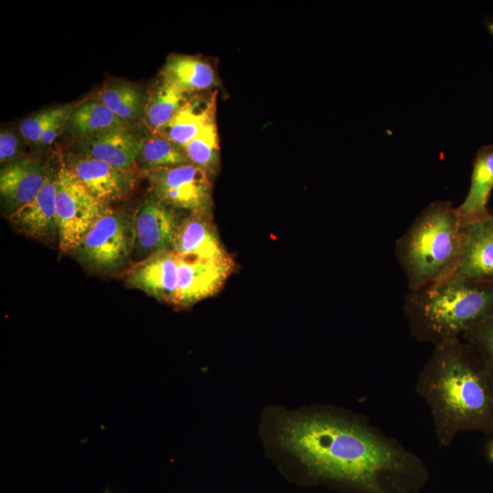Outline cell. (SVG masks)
Listing matches in <instances>:
<instances>
[{"label":"cell","mask_w":493,"mask_h":493,"mask_svg":"<svg viewBox=\"0 0 493 493\" xmlns=\"http://www.w3.org/2000/svg\"><path fill=\"white\" fill-rule=\"evenodd\" d=\"M462 339L477 351L493 380V315L466 332Z\"/></svg>","instance_id":"cell-26"},{"label":"cell","mask_w":493,"mask_h":493,"mask_svg":"<svg viewBox=\"0 0 493 493\" xmlns=\"http://www.w3.org/2000/svg\"><path fill=\"white\" fill-rule=\"evenodd\" d=\"M190 96L161 78L144 105L143 121L151 134H155L166 125Z\"/></svg>","instance_id":"cell-21"},{"label":"cell","mask_w":493,"mask_h":493,"mask_svg":"<svg viewBox=\"0 0 493 493\" xmlns=\"http://www.w3.org/2000/svg\"><path fill=\"white\" fill-rule=\"evenodd\" d=\"M493 190V145L479 148L473 160L470 185L463 203L457 206L462 226L486 216Z\"/></svg>","instance_id":"cell-18"},{"label":"cell","mask_w":493,"mask_h":493,"mask_svg":"<svg viewBox=\"0 0 493 493\" xmlns=\"http://www.w3.org/2000/svg\"><path fill=\"white\" fill-rule=\"evenodd\" d=\"M71 111L61 115L52 122V124L43 133L38 146L47 147L58 139L63 128L67 127V122Z\"/></svg>","instance_id":"cell-28"},{"label":"cell","mask_w":493,"mask_h":493,"mask_svg":"<svg viewBox=\"0 0 493 493\" xmlns=\"http://www.w3.org/2000/svg\"><path fill=\"white\" fill-rule=\"evenodd\" d=\"M145 139L128 126L80 140L78 152L116 168L134 170Z\"/></svg>","instance_id":"cell-14"},{"label":"cell","mask_w":493,"mask_h":493,"mask_svg":"<svg viewBox=\"0 0 493 493\" xmlns=\"http://www.w3.org/2000/svg\"><path fill=\"white\" fill-rule=\"evenodd\" d=\"M188 163L182 147L158 134H151L143 142L136 166L145 173Z\"/></svg>","instance_id":"cell-23"},{"label":"cell","mask_w":493,"mask_h":493,"mask_svg":"<svg viewBox=\"0 0 493 493\" xmlns=\"http://www.w3.org/2000/svg\"><path fill=\"white\" fill-rule=\"evenodd\" d=\"M403 309L413 337L437 346L462 339L493 315V284L452 275L408 290Z\"/></svg>","instance_id":"cell-3"},{"label":"cell","mask_w":493,"mask_h":493,"mask_svg":"<svg viewBox=\"0 0 493 493\" xmlns=\"http://www.w3.org/2000/svg\"><path fill=\"white\" fill-rule=\"evenodd\" d=\"M178 258L174 306L181 308H187L217 293L235 268L232 257L218 261Z\"/></svg>","instance_id":"cell-10"},{"label":"cell","mask_w":493,"mask_h":493,"mask_svg":"<svg viewBox=\"0 0 493 493\" xmlns=\"http://www.w3.org/2000/svg\"><path fill=\"white\" fill-rule=\"evenodd\" d=\"M455 276L493 284V212L463 226Z\"/></svg>","instance_id":"cell-11"},{"label":"cell","mask_w":493,"mask_h":493,"mask_svg":"<svg viewBox=\"0 0 493 493\" xmlns=\"http://www.w3.org/2000/svg\"><path fill=\"white\" fill-rule=\"evenodd\" d=\"M152 195L163 204L190 213L212 215L210 176L190 163L144 173Z\"/></svg>","instance_id":"cell-7"},{"label":"cell","mask_w":493,"mask_h":493,"mask_svg":"<svg viewBox=\"0 0 493 493\" xmlns=\"http://www.w3.org/2000/svg\"><path fill=\"white\" fill-rule=\"evenodd\" d=\"M50 169L41 162L20 158L5 164L0 172V193L11 212L31 202L44 186Z\"/></svg>","instance_id":"cell-15"},{"label":"cell","mask_w":493,"mask_h":493,"mask_svg":"<svg viewBox=\"0 0 493 493\" xmlns=\"http://www.w3.org/2000/svg\"><path fill=\"white\" fill-rule=\"evenodd\" d=\"M22 153V142L13 131L2 129L0 132V162L10 163L19 159Z\"/></svg>","instance_id":"cell-27"},{"label":"cell","mask_w":493,"mask_h":493,"mask_svg":"<svg viewBox=\"0 0 493 493\" xmlns=\"http://www.w3.org/2000/svg\"><path fill=\"white\" fill-rule=\"evenodd\" d=\"M462 236L457 207L450 201H435L417 215L394 247L408 290L454 275Z\"/></svg>","instance_id":"cell-4"},{"label":"cell","mask_w":493,"mask_h":493,"mask_svg":"<svg viewBox=\"0 0 493 493\" xmlns=\"http://www.w3.org/2000/svg\"><path fill=\"white\" fill-rule=\"evenodd\" d=\"M128 126L98 99L74 108L67 122L68 131L79 140Z\"/></svg>","instance_id":"cell-20"},{"label":"cell","mask_w":493,"mask_h":493,"mask_svg":"<svg viewBox=\"0 0 493 493\" xmlns=\"http://www.w3.org/2000/svg\"><path fill=\"white\" fill-rule=\"evenodd\" d=\"M97 99L129 125L143 117L146 98L141 89L131 83L112 81L105 84Z\"/></svg>","instance_id":"cell-22"},{"label":"cell","mask_w":493,"mask_h":493,"mask_svg":"<svg viewBox=\"0 0 493 493\" xmlns=\"http://www.w3.org/2000/svg\"><path fill=\"white\" fill-rule=\"evenodd\" d=\"M56 219L59 248L72 252L110 208L99 202L63 163L56 177Z\"/></svg>","instance_id":"cell-6"},{"label":"cell","mask_w":493,"mask_h":493,"mask_svg":"<svg viewBox=\"0 0 493 493\" xmlns=\"http://www.w3.org/2000/svg\"><path fill=\"white\" fill-rule=\"evenodd\" d=\"M182 218L176 209L153 195L144 199L132 216L137 255L146 257L163 249H172Z\"/></svg>","instance_id":"cell-9"},{"label":"cell","mask_w":493,"mask_h":493,"mask_svg":"<svg viewBox=\"0 0 493 493\" xmlns=\"http://www.w3.org/2000/svg\"><path fill=\"white\" fill-rule=\"evenodd\" d=\"M415 390L430 410L441 447L463 432L493 435V380L480 355L463 339L434 346Z\"/></svg>","instance_id":"cell-2"},{"label":"cell","mask_w":493,"mask_h":493,"mask_svg":"<svg viewBox=\"0 0 493 493\" xmlns=\"http://www.w3.org/2000/svg\"><path fill=\"white\" fill-rule=\"evenodd\" d=\"M57 171L50 169L47 181L28 204L10 214V223L19 232L39 240L58 236L56 219Z\"/></svg>","instance_id":"cell-16"},{"label":"cell","mask_w":493,"mask_h":493,"mask_svg":"<svg viewBox=\"0 0 493 493\" xmlns=\"http://www.w3.org/2000/svg\"><path fill=\"white\" fill-rule=\"evenodd\" d=\"M259 433L267 453L294 462L314 480L358 493H420L429 478L415 453L344 408L268 406Z\"/></svg>","instance_id":"cell-1"},{"label":"cell","mask_w":493,"mask_h":493,"mask_svg":"<svg viewBox=\"0 0 493 493\" xmlns=\"http://www.w3.org/2000/svg\"><path fill=\"white\" fill-rule=\"evenodd\" d=\"M134 249L132 217L110 207L72 252L90 270L111 273L128 264Z\"/></svg>","instance_id":"cell-5"},{"label":"cell","mask_w":493,"mask_h":493,"mask_svg":"<svg viewBox=\"0 0 493 493\" xmlns=\"http://www.w3.org/2000/svg\"><path fill=\"white\" fill-rule=\"evenodd\" d=\"M73 109L71 105L48 107L26 118L19 124L21 136L29 143L38 146L43 133L52 122Z\"/></svg>","instance_id":"cell-25"},{"label":"cell","mask_w":493,"mask_h":493,"mask_svg":"<svg viewBox=\"0 0 493 493\" xmlns=\"http://www.w3.org/2000/svg\"><path fill=\"white\" fill-rule=\"evenodd\" d=\"M215 93L191 95L158 134L180 147L192 141L208 123L215 121Z\"/></svg>","instance_id":"cell-17"},{"label":"cell","mask_w":493,"mask_h":493,"mask_svg":"<svg viewBox=\"0 0 493 493\" xmlns=\"http://www.w3.org/2000/svg\"><path fill=\"white\" fill-rule=\"evenodd\" d=\"M190 163L214 175L219 165V140L215 121L208 123L192 141L183 147Z\"/></svg>","instance_id":"cell-24"},{"label":"cell","mask_w":493,"mask_h":493,"mask_svg":"<svg viewBox=\"0 0 493 493\" xmlns=\"http://www.w3.org/2000/svg\"><path fill=\"white\" fill-rule=\"evenodd\" d=\"M188 260L218 261L230 258L222 243L212 215L189 213L183 217L176 231L173 248Z\"/></svg>","instance_id":"cell-13"},{"label":"cell","mask_w":493,"mask_h":493,"mask_svg":"<svg viewBox=\"0 0 493 493\" xmlns=\"http://www.w3.org/2000/svg\"><path fill=\"white\" fill-rule=\"evenodd\" d=\"M65 163L90 194L107 206L126 199L137 182L134 170L116 168L79 153L68 154Z\"/></svg>","instance_id":"cell-8"},{"label":"cell","mask_w":493,"mask_h":493,"mask_svg":"<svg viewBox=\"0 0 493 493\" xmlns=\"http://www.w3.org/2000/svg\"><path fill=\"white\" fill-rule=\"evenodd\" d=\"M179 258L172 249L154 252L132 264L125 273L126 283L157 300L174 305Z\"/></svg>","instance_id":"cell-12"},{"label":"cell","mask_w":493,"mask_h":493,"mask_svg":"<svg viewBox=\"0 0 493 493\" xmlns=\"http://www.w3.org/2000/svg\"><path fill=\"white\" fill-rule=\"evenodd\" d=\"M161 78L187 95L207 92L217 84L215 71L210 63L185 54L169 56Z\"/></svg>","instance_id":"cell-19"}]
</instances>
